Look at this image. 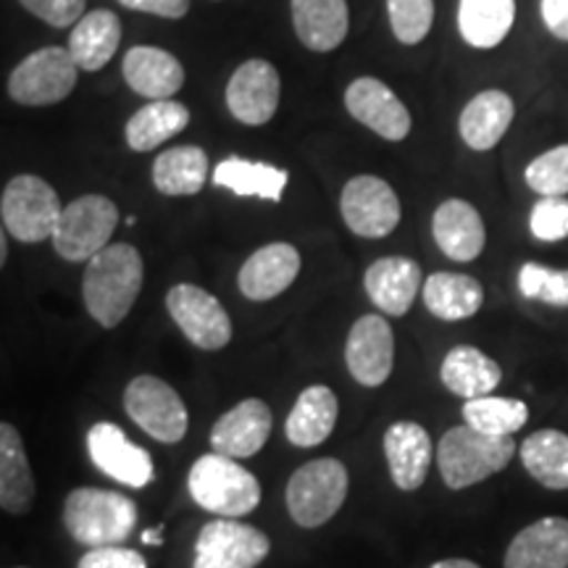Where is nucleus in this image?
<instances>
[{"mask_svg": "<svg viewBox=\"0 0 568 568\" xmlns=\"http://www.w3.org/2000/svg\"><path fill=\"white\" fill-rule=\"evenodd\" d=\"M34 479L17 426L0 424V506L13 516L32 508Z\"/></svg>", "mask_w": 568, "mask_h": 568, "instance_id": "cd10ccee", "label": "nucleus"}, {"mask_svg": "<svg viewBox=\"0 0 568 568\" xmlns=\"http://www.w3.org/2000/svg\"><path fill=\"white\" fill-rule=\"evenodd\" d=\"M119 209L105 195H82L63 205L61 222L55 226L53 247L63 261L80 264L109 247L116 232Z\"/></svg>", "mask_w": 568, "mask_h": 568, "instance_id": "0eeeda50", "label": "nucleus"}, {"mask_svg": "<svg viewBox=\"0 0 568 568\" xmlns=\"http://www.w3.org/2000/svg\"><path fill=\"white\" fill-rule=\"evenodd\" d=\"M124 410L145 435L174 445L187 435V408L180 393L159 376L142 374L124 389Z\"/></svg>", "mask_w": 568, "mask_h": 568, "instance_id": "1a4fd4ad", "label": "nucleus"}, {"mask_svg": "<svg viewBox=\"0 0 568 568\" xmlns=\"http://www.w3.org/2000/svg\"><path fill=\"white\" fill-rule=\"evenodd\" d=\"M429 568H481L474 564V560H464V558H447V560H439V564L429 566Z\"/></svg>", "mask_w": 568, "mask_h": 568, "instance_id": "a18cd8bd", "label": "nucleus"}, {"mask_svg": "<svg viewBox=\"0 0 568 568\" xmlns=\"http://www.w3.org/2000/svg\"><path fill=\"white\" fill-rule=\"evenodd\" d=\"M166 311L182 335L201 351H222L232 339V322L224 305L197 284H174L166 295Z\"/></svg>", "mask_w": 568, "mask_h": 568, "instance_id": "f8f14e48", "label": "nucleus"}, {"mask_svg": "<svg viewBox=\"0 0 568 568\" xmlns=\"http://www.w3.org/2000/svg\"><path fill=\"white\" fill-rule=\"evenodd\" d=\"M347 468L337 458H318L297 468L287 481V510L297 527L316 529L343 508Z\"/></svg>", "mask_w": 568, "mask_h": 568, "instance_id": "423d86ee", "label": "nucleus"}, {"mask_svg": "<svg viewBox=\"0 0 568 568\" xmlns=\"http://www.w3.org/2000/svg\"><path fill=\"white\" fill-rule=\"evenodd\" d=\"M6 234H9V232H3V240H0V264H6V258H9V245H6Z\"/></svg>", "mask_w": 568, "mask_h": 568, "instance_id": "de8ad7c7", "label": "nucleus"}, {"mask_svg": "<svg viewBox=\"0 0 568 568\" xmlns=\"http://www.w3.org/2000/svg\"><path fill=\"white\" fill-rule=\"evenodd\" d=\"M209 180V155L197 145L169 148L153 161V184L161 195H197Z\"/></svg>", "mask_w": 568, "mask_h": 568, "instance_id": "473e14b6", "label": "nucleus"}, {"mask_svg": "<svg viewBox=\"0 0 568 568\" xmlns=\"http://www.w3.org/2000/svg\"><path fill=\"white\" fill-rule=\"evenodd\" d=\"M77 568H148V560L130 548H92L80 558Z\"/></svg>", "mask_w": 568, "mask_h": 568, "instance_id": "79ce46f5", "label": "nucleus"}, {"mask_svg": "<svg viewBox=\"0 0 568 568\" xmlns=\"http://www.w3.org/2000/svg\"><path fill=\"white\" fill-rule=\"evenodd\" d=\"M539 13L552 38L568 42V0H542Z\"/></svg>", "mask_w": 568, "mask_h": 568, "instance_id": "c03bdc74", "label": "nucleus"}, {"mask_svg": "<svg viewBox=\"0 0 568 568\" xmlns=\"http://www.w3.org/2000/svg\"><path fill=\"white\" fill-rule=\"evenodd\" d=\"M282 80L272 61L251 59L240 63L226 82V109L240 124L264 126L280 109Z\"/></svg>", "mask_w": 568, "mask_h": 568, "instance_id": "ddd939ff", "label": "nucleus"}, {"mask_svg": "<svg viewBox=\"0 0 568 568\" xmlns=\"http://www.w3.org/2000/svg\"><path fill=\"white\" fill-rule=\"evenodd\" d=\"M32 17H38L51 27H74L84 17L88 0H19Z\"/></svg>", "mask_w": 568, "mask_h": 568, "instance_id": "a19ab883", "label": "nucleus"}, {"mask_svg": "<svg viewBox=\"0 0 568 568\" xmlns=\"http://www.w3.org/2000/svg\"><path fill=\"white\" fill-rule=\"evenodd\" d=\"M518 290L529 301L568 308V268L524 264L521 272H518Z\"/></svg>", "mask_w": 568, "mask_h": 568, "instance_id": "4c0bfd02", "label": "nucleus"}, {"mask_svg": "<svg viewBox=\"0 0 568 568\" xmlns=\"http://www.w3.org/2000/svg\"><path fill=\"white\" fill-rule=\"evenodd\" d=\"M124 9L153 13L161 19H182L190 11V0H119Z\"/></svg>", "mask_w": 568, "mask_h": 568, "instance_id": "37998d69", "label": "nucleus"}, {"mask_svg": "<svg viewBox=\"0 0 568 568\" xmlns=\"http://www.w3.org/2000/svg\"><path fill=\"white\" fill-rule=\"evenodd\" d=\"M364 287L376 308L389 316H406L424 287L422 266L406 255H387L366 268Z\"/></svg>", "mask_w": 568, "mask_h": 568, "instance_id": "6ab92c4d", "label": "nucleus"}, {"mask_svg": "<svg viewBox=\"0 0 568 568\" xmlns=\"http://www.w3.org/2000/svg\"><path fill=\"white\" fill-rule=\"evenodd\" d=\"M88 453L92 464L119 485L142 489L153 481L151 453L134 445L116 424L98 422L92 426L88 432Z\"/></svg>", "mask_w": 568, "mask_h": 568, "instance_id": "4468645a", "label": "nucleus"}, {"mask_svg": "<svg viewBox=\"0 0 568 568\" xmlns=\"http://www.w3.org/2000/svg\"><path fill=\"white\" fill-rule=\"evenodd\" d=\"M464 418L468 426L485 432V435H497V437H514L529 418V408L524 400H516V397H474V400H466L464 406Z\"/></svg>", "mask_w": 568, "mask_h": 568, "instance_id": "c9c22d12", "label": "nucleus"}, {"mask_svg": "<svg viewBox=\"0 0 568 568\" xmlns=\"http://www.w3.org/2000/svg\"><path fill=\"white\" fill-rule=\"evenodd\" d=\"M122 42V21L109 9H95L77 21L69 38V53L82 71H101Z\"/></svg>", "mask_w": 568, "mask_h": 568, "instance_id": "bb28decb", "label": "nucleus"}, {"mask_svg": "<svg viewBox=\"0 0 568 568\" xmlns=\"http://www.w3.org/2000/svg\"><path fill=\"white\" fill-rule=\"evenodd\" d=\"M424 305L432 316L443 318V322H460L479 314L481 303H485V287L479 280L468 274H450L437 272L424 282L422 287Z\"/></svg>", "mask_w": 568, "mask_h": 568, "instance_id": "7c9ffc66", "label": "nucleus"}, {"mask_svg": "<svg viewBox=\"0 0 568 568\" xmlns=\"http://www.w3.org/2000/svg\"><path fill=\"white\" fill-rule=\"evenodd\" d=\"M140 539H142V542H145V545H163V527L142 531Z\"/></svg>", "mask_w": 568, "mask_h": 568, "instance_id": "49530a36", "label": "nucleus"}, {"mask_svg": "<svg viewBox=\"0 0 568 568\" xmlns=\"http://www.w3.org/2000/svg\"><path fill=\"white\" fill-rule=\"evenodd\" d=\"M187 489L193 500L219 518H243L261 503L258 479L222 453L201 456L190 468Z\"/></svg>", "mask_w": 568, "mask_h": 568, "instance_id": "20e7f679", "label": "nucleus"}, {"mask_svg": "<svg viewBox=\"0 0 568 568\" xmlns=\"http://www.w3.org/2000/svg\"><path fill=\"white\" fill-rule=\"evenodd\" d=\"M268 435H272V408L258 397H247L219 416L211 429V447L213 453L234 460L253 458L268 443Z\"/></svg>", "mask_w": 568, "mask_h": 568, "instance_id": "f3484780", "label": "nucleus"}, {"mask_svg": "<svg viewBox=\"0 0 568 568\" xmlns=\"http://www.w3.org/2000/svg\"><path fill=\"white\" fill-rule=\"evenodd\" d=\"M268 537L237 518L203 524L195 539L193 568H255L268 556Z\"/></svg>", "mask_w": 568, "mask_h": 568, "instance_id": "9d476101", "label": "nucleus"}, {"mask_svg": "<svg viewBox=\"0 0 568 568\" xmlns=\"http://www.w3.org/2000/svg\"><path fill=\"white\" fill-rule=\"evenodd\" d=\"M389 27L403 45H418L435 24V0H387Z\"/></svg>", "mask_w": 568, "mask_h": 568, "instance_id": "e433bc0d", "label": "nucleus"}, {"mask_svg": "<svg viewBox=\"0 0 568 568\" xmlns=\"http://www.w3.org/2000/svg\"><path fill=\"white\" fill-rule=\"evenodd\" d=\"M80 67L69 48L48 45L27 55L9 77V95L21 105H53L74 92Z\"/></svg>", "mask_w": 568, "mask_h": 568, "instance_id": "6e6552de", "label": "nucleus"}, {"mask_svg": "<svg viewBox=\"0 0 568 568\" xmlns=\"http://www.w3.org/2000/svg\"><path fill=\"white\" fill-rule=\"evenodd\" d=\"M345 109L355 122L379 134L382 140L400 142L410 132V113L406 103L376 77H358L347 84Z\"/></svg>", "mask_w": 568, "mask_h": 568, "instance_id": "dca6fc26", "label": "nucleus"}, {"mask_svg": "<svg viewBox=\"0 0 568 568\" xmlns=\"http://www.w3.org/2000/svg\"><path fill=\"white\" fill-rule=\"evenodd\" d=\"M339 213L347 230L358 237L379 240L400 224V201L385 180L374 174L353 176L339 195Z\"/></svg>", "mask_w": 568, "mask_h": 568, "instance_id": "9b49d317", "label": "nucleus"}, {"mask_svg": "<svg viewBox=\"0 0 568 568\" xmlns=\"http://www.w3.org/2000/svg\"><path fill=\"white\" fill-rule=\"evenodd\" d=\"M531 234L542 243H560L568 237V197H542L529 216Z\"/></svg>", "mask_w": 568, "mask_h": 568, "instance_id": "ea45409f", "label": "nucleus"}, {"mask_svg": "<svg viewBox=\"0 0 568 568\" xmlns=\"http://www.w3.org/2000/svg\"><path fill=\"white\" fill-rule=\"evenodd\" d=\"M529 190L542 197L568 195V145H558L552 151L537 155L524 172Z\"/></svg>", "mask_w": 568, "mask_h": 568, "instance_id": "58836bf2", "label": "nucleus"}, {"mask_svg": "<svg viewBox=\"0 0 568 568\" xmlns=\"http://www.w3.org/2000/svg\"><path fill=\"white\" fill-rule=\"evenodd\" d=\"M432 234H435L439 251L458 264L479 258L487 243L485 222H481L479 211L460 197H450L435 211Z\"/></svg>", "mask_w": 568, "mask_h": 568, "instance_id": "412c9836", "label": "nucleus"}, {"mask_svg": "<svg viewBox=\"0 0 568 568\" xmlns=\"http://www.w3.org/2000/svg\"><path fill=\"white\" fill-rule=\"evenodd\" d=\"M439 376H443V385L453 395L474 400V397L493 395V389L500 385L503 372L479 347L458 345L445 355Z\"/></svg>", "mask_w": 568, "mask_h": 568, "instance_id": "c85d7f7f", "label": "nucleus"}, {"mask_svg": "<svg viewBox=\"0 0 568 568\" xmlns=\"http://www.w3.org/2000/svg\"><path fill=\"white\" fill-rule=\"evenodd\" d=\"M297 40L308 51L329 53L343 45L351 30L347 0H290Z\"/></svg>", "mask_w": 568, "mask_h": 568, "instance_id": "b1692460", "label": "nucleus"}, {"mask_svg": "<svg viewBox=\"0 0 568 568\" xmlns=\"http://www.w3.org/2000/svg\"><path fill=\"white\" fill-rule=\"evenodd\" d=\"M385 456L393 481L403 493L424 485L432 466V437L422 424L395 422L385 432Z\"/></svg>", "mask_w": 568, "mask_h": 568, "instance_id": "4be33fe9", "label": "nucleus"}, {"mask_svg": "<svg viewBox=\"0 0 568 568\" xmlns=\"http://www.w3.org/2000/svg\"><path fill=\"white\" fill-rule=\"evenodd\" d=\"M61 213L63 205L59 193L40 176L19 174L3 187L0 219H3V230L19 243L32 245L53 237Z\"/></svg>", "mask_w": 568, "mask_h": 568, "instance_id": "39448f33", "label": "nucleus"}, {"mask_svg": "<svg viewBox=\"0 0 568 568\" xmlns=\"http://www.w3.org/2000/svg\"><path fill=\"white\" fill-rule=\"evenodd\" d=\"M142 255L130 243H116L92 255L82 276L88 314L103 329H113L130 316L142 290Z\"/></svg>", "mask_w": 568, "mask_h": 568, "instance_id": "f257e3e1", "label": "nucleus"}, {"mask_svg": "<svg viewBox=\"0 0 568 568\" xmlns=\"http://www.w3.org/2000/svg\"><path fill=\"white\" fill-rule=\"evenodd\" d=\"M339 400L329 387H305L297 395L293 410H290L287 424H284V435L297 447H316L335 432Z\"/></svg>", "mask_w": 568, "mask_h": 568, "instance_id": "a878e982", "label": "nucleus"}, {"mask_svg": "<svg viewBox=\"0 0 568 568\" xmlns=\"http://www.w3.org/2000/svg\"><path fill=\"white\" fill-rule=\"evenodd\" d=\"M347 372L358 385L382 387L395 366V335L385 316H361L345 343Z\"/></svg>", "mask_w": 568, "mask_h": 568, "instance_id": "2eb2a0df", "label": "nucleus"}, {"mask_svg": "<svg viewBox=\"0 0 568 568\" xmlns=\"http://www.w3.org/2000/svg\"><path fill=\"white\" fill-rule=\"evenodd\" d=\"M130 88L148 101H172L184 84V69L176 55L155 45H134L122 61Z\"/></svg>", "mask_w": 568, "mask_h": 568, "instance_id": "aec40b11", "label": "nucleus"}, {"mask_svg": "<svg viewBox=\"0 0 568 568\" xmlns=\"http://www.w3.org/2000/svg\"><path fill=\"white\" fill-rule=\"evenodd\" d=\"M69 535L88 548H111L132 537L138 527V506L122 493L80 487L69 493L63 506Z\"/></svg>", "mask_w": 568, "mask_h": 568, "instance_id": "7ed1b4c3", "label": "nucleus"}, {"mask_svg": "<svg viewBox=\"0 0 568 568\" xmlns=\"http://www.w3.org/2000/svg\"><path fill=\"white\" fill-rule=\"evenodd\" d=\"M187 124H190L187 105L176 103L174 98L172 101H153L142 105L138 113H132V119L126 122L124 138H126V145H130L134 153H148L187 130Z\"/></svg>", "mask_w": 568, "mask_h": 568, "instance_id": "2f4dec72", "label": "nucleus"}, {"mask_svg": "<svg viewBox=\"0 0 568 568\" xmlns=\"http://www.w3.org/2000/svg\"><path fill=\"white\" fill-rule=\"evenodd\" d=\"M514 116L516 105L508 92L485 90L466 103L458 119V132L471 151H493L506 138Z\"/></svg>", "mask_w": 568, "mask_h": 568, "instance_id": "393cba45", "label": "nucleus"}, {"mask_svg": "<svg viewBox=\"0 0 568 568\" xmlns=\"http://www.w3.org/2000/svg\"><path fill=\"white\" fill-rule=\"evenodd\" d=\"M301 274V253L290 243H272L258 247L251 258L245 261L237 274L240 293L247 301L264 303L282 295Z\"/></svg>", "mask_w": 568, "mask_h": 568, "instance_id": "a211bd4d", "label": "nucleus"}, {"mask_svg": "<svg viewBox=\"0 0 568 568\" xmlns=\"http://www.w3.org/2000/svg\"><path fill=\"white\" fill-rule=\"evenodd\" d=\"M521 464L539 485L568 489V435L558 429H539L521 443Z\"/></svg>", "mask_w": 568, "mask_h": 568, "instance_id": "f704fd0d", "label": "nucleus"}, {"mask_svg": "<svg viewBox=\"0 0 568 568\" xmlns=\"http://www.w3.org/2000/svg\"><path fill=\"white\" fill-rule=\"evenodd\" d=\"M516 456L514 437L485 435L474 426L460 424L447 429L437 445V466L443 481L450 489L479 485L503 471Z\"/></svg>", "mask_w": 568, "mask_h": 568, "instance_id": "f03ea898", "label": "nucleus"}, {"mask_svg": "<svg viewBox=\"0 0 568 568\" xmlns=\"http://www.w3.org/2000/svg\"><path fill=\"white\" fill-rule=\"evenodd\" d=\"M506 568H568V518H539L518 531L508 545Z\"/></svg>", "mask_w": 568, "mask_h": 568, "instance_id": "5701e85b", "label": "nucleus"}, {"mask_svg": "<svg viewBox=\"0 0 568 568\" xmlns=\"http://www.w3.org/2000/svg\"><path fill=\"white\" fill-rule=\"evenodd\" d=\"M514 0H460L458 6L460 38L481 51L500 45L514 27Z\"/></svg>", "mask_w": 568, "mask_h": 568, "instance_id": "72a5a7b5", "label": "nucleus"}, {"mask_svg": "<svg viewBox=\"0 0 568 568\" xmlns=\"http://www.w3.org/2000/svg\"><path fill=\"white\" fill-rule=\"evenodd\" d=\"M287 172L264 161H247L230 155L213 169V184L230 190L240 197H261V201L280 203L287 187Z\"/></svg>", "mask_w": 568, "mask_h": 568, "instance_id": "c756f323", "label": "nucleus"}]
</instances>
